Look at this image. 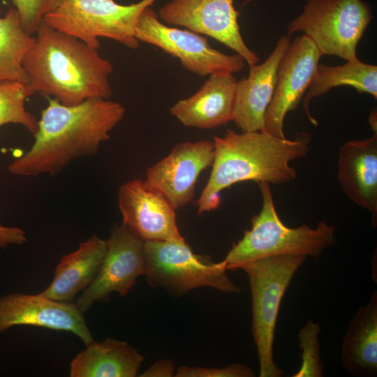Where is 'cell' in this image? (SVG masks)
<instances>
[{
	"label": "cell",
	"instance_id": "1",
	"mask_svg": "<svg viewBox=\"0 0 377 377\" xmlns=\"http://www.w3.org/2000/svg\"><path fill=\"white\" fill-rule=\"evenodd\" d=\"M47 99L34 142L8 165L15 175H54L75 159L94 156L125 114L121 103L109 98H90L74 105Z\"/></svg>",
	"mask_w": 377,
	"mask_h": 377
},
{
	"label": "cell",
	"instance_id": "2",
	"mask_svg": "<svg viewBox=\"0 0 377 377\" xmlns=\"http://www.w3.org/2000/svg\"><path fill=\"white\" fill-rule=\"evenodd\" d=\"M36 34L23 61L31 95L38 93L66 105L112 96L113 66L98 50L43 22Z\"/></svg>",
	"mask_w": 377,
	"mask_h": 377
},
{
	"label": "cell",
	"instance_id": "3",
	"mask_svg": "<svg viewBox=\"0 0 377 377\" xmlns=\"http://www.w3.org/2000/svg\"><path fill=\"white\" fill-rule=\"evenodd\" d=\"M310 140L303 132L289 140L266 131L237 133L231 129L223 138L214 137L212 169L197 201L198 214L217 208L220 192L236 183L280 184L294 180L297 171L290 162L307 154Z\"/></svg>",
	"mask_w": 377,
	"mask_h": 377
},
{
	"label": "cell",
	"instance_id": "4",
	"mask_svg": "<svg viewBox=\"0 0 377 377\" xmlns=\"http://www.w3.org/2000/svg\"><path fill=\"white\" fill-rule=\"evenodd\" d=\"M262 207L251 219V228L225 258L228 270L239 269L243 265L268 256H304L318 258L336 242V227L320 221L315 228L304 224L289 228L280 219L275 209L269 184H258Z\"/></svg>",
	"mask_w": 377,
	"mask_h": 377
},
{
	"label": "cell",
	"instance_id": "5",
	"mask_svg": "<svg viewBox=\"0 0 377 377\" xmlns=\"http://www.w3.org/2000/svg\"><path fill=\"white\" fill-rule=\"evenodd\" d=\"M304 256L280 255L243 265L251 293V331L260 366V377H281L283 371L274 360V332L282 298Z\"/></svg>",
	"mask_w": 377,
	"mask_h": 377
},
{
	"label": "cell",
	"instance_id": "6",
	"mask_svg": "<svg viewBox=\"0 0 377 377\" xmlns=\"http://www.w3.org/2000/svg\"><path fill=\"white\" fill-rule=\"evenodd\" d=\"M156 1L140 0L123 5L114 0H63L43 22L96 50L102 37L136 49L140 45L135 36L138 18L145 8Z\"/></svg>",
	"mask_w": 377,
	"mask_h": 377
},
{
	"label": "cell",
	"instance_id": "7",
	"mask_svg": "<svg viewBox=\"0 0 377 377\" xmlns=\"http://www.w3.org/2000/svg\"><path fill=\"white\" fill-rule=\"evenodd\" d=\"M372 17L371 6L362 0H307L289 23L288 36L302 31L322 55L350 61L357 58V45Z\"/></svg>",
	"mask_w": 377,
	"mask_h": 377
},
{
	"label": "cell",
	"instance_id": "8",
	"mask_svg": "<svg viewBox=\"0 0 377 377\" xmlns=\"http://www.w3.org/2000/svg\"><path fill=\"white\" fill-rule=\"evenodd\" d=\"M145 273L150 286L182 295L207 286L227 293L240 292L226 274L225 260L214 263L195 254L184 240L144 242Z\"/></svg>",
	"mask_w": 377,
	"mask_h": 377
},
{
	"label": "cell",
	"instance_id": "9",
	"mask_svg": "<svg viewBox=\"0 0 377 377\" xmlns=\"http://www.w3.org/2000/svg\"><path fill=\"white\" fill-rule=\"evenodd\" d=\"M135 36L139 42L154 45L177 58L186 70L201 77L217 73L234 74L245 66L240 55H228L214 49L202 34L163 24L151 6L142 11Z\"/></svg>",
	"mask_w": 377,
	"mask_h": 377
},
{
	"label": "cell",
	"instance_id": "10",
	"mask_svg": "<svg viewBox=\"0 0 377 377\" xmlns=\"http://www.w3.org/2000/svg\"><path fill=\"white\" fill-rule=\"evenodd\" d=\"M106 242V253L94 279L75 302L83 313L113 292L126 296L137 278L145 273L144 242L123 223L112 229Z\"/></svg>",
	"mask_w": 377,
	"mask_h": 377
},
{
	"label": "cell",
	"instance_id": "11",
	"mask_svg": "<svg viewBox=\"0 0 377 377\" xmlns=\"http://www.w3.org/2000/svg\"><path fill=\"white\" fill-rule=\"evenodd\" d=\"M158 16L168 25L214 38L240 55L249 67L258 62L257 54L242 38L233 0H171L159 9Z\"/></svg>",
	"mask_w": 377,
	"mask_h": 377
},
{
	"label": "cell",
	"instance_id": "12",
	"mask_svg": "<svg viewBox=\"0 0 377 377\" xmlns=\"http://www.w3.org/2000/svg\"><path fill=\"white\" fill-rule=\"evenodd\" d=\"M322 56L315 43L304 34L290 42L279 64L275 89L266 111V132L286 138L285 117L297 108L315 77Z\"/></svg>",
	"mask_w": 377,
	"mask_h": 377
},
{
	"label": "cell",
	"instance_id": "13",
	"mask_svg": "<svg viewBox=\"0 0 377 377\" xmlns=\"http://www.w3.org/2000/svg\"><path fill=\"white\" fill-rule=\"evenodd\" d=\"M214 157L213 141L178 143L168 156L147 169L145 181L177 209L192 201L198 178L212 165Z\"/></svg>",
	"mask_w": 377,
	"mask_h": 377
},
{
	"label": "cell",
	"instance_id": "14",
	"mask_svg": "<svg viewBox=\"0 0 377 377\" xmlns=\"http://www.w3.org/2000/svg\"><path fill=\"white\" fill-rule=\"evenodd\" d=\"M84 313L73 302L19 293L0 296V333L16 325H31L65 331L78 337L85 346L94 341Z\"/></svg>",
	"mask_w": 377,
	"mask_h": 377
},
{
	"label": "cell",
	"instance_id": "15",
	"mask_svg": "<svg viewBox=\"0 0 377 377\" xmlns=\"http://www.w3.org/2000/svg\"><path fill=\"white\" fill-rule=\"evenodd\" d=\"M118 203L122 223L144 242L184 240L177 226L176 209L145 181L134 179L121 185Z\"/></svg>",
	"mask_w": 377,
	"mask_h": 377
},
{
	"label": "cell",
	"instance_id": "16",
	"mask_svg": "<svg viewBox=\"0 0 377 377\" xmlns=\"http://www.w3.org/2000/svg\"><path fill=\"white\" fill-rule=\"evenodd\" d=\"M289 43L288 36H281L267 59L250 66L248 77L237 81L232 121L242 132L265 131V117L275 89L278 66Z\"/></svg>",
	"mask_w": 377,
	"mask_h": 377
},
{
	"label": "cell",
	"instance_id": "17",
	"mask_svg": "<svg viewBox=\"0 0 377 377\" xmlns=\"http://www.w3.org/2000/svg\"><path fill=\"white\" fill-rule=\"evenodd\" d=\"M338 179L347 197L369 211L377 225V133L362 140L346 142L340 148Z\"/></svg>",
	"mask_w": 377,
	"mask_h": 377
},
{
	"label": "cell",
	"instance_id": "18",
	"mask_svg": "<svg viewBox=\"0 0 377 377\" xmlns=\"http://www.w3.org/2000/svg\"><path fill=\"white\" fill-rule=\"evenodd\" d=\"M237 80L232 73H217L192 96L170 109L171 115L187 127L209 129L232 121Z\"/></svg>",
	"mask_w": 377,
	"mask_h": 377
},
{
	"label": "cell",
	"instance_id": "19",
	"mask_svg": "<svg viewBox=\"0 0 377 377\" xmlns=\"http://www.w3.org/2000/svg\"><path fill=\"white\" fill-rule=\"evenodd\" d=\"M107 250V242L96 235L64 256L50 285L39 294L52 300L73 302L94 279Z\"/></svg>",
	"mask_w": 377,
	"mask_h": 377
},
{
	"label": "cell",
	"instance_id": "20",
	"mask_svg": "<svg viewBox=\"0 0 377 377\" xmlns=\"http://www.w3.org/2000/svg\"><path fill=\"white\" fill-rule=\"evenodd\" d=\"M341 360L343 368L358 377L377 374V292L350 320L343 337Z\"/></svg>",
	"mask_w": 377,
	"mask_h": 377
},
{
	"label": "cell",
	"instance_id": "21",
	"mask_svg": "<svg viewBox=\"0 0 377 377\" xmlns=\"http://www.w3.org/2000/svg\"><path fill=\"white\" fill-rule=\"evenodd\" d=\"M144 357L124 341H94L70 363L71 377H135Z\"/></svg>",
	"mask_w": 377,
	"mask_h": 377
},
{
	"label": "cell",
	"instance_id": "22",
	"mask_svg": "<svg viewBox=\"0 0 377 377\" xmlns=\"http://www.w3.org/2000/svg\"><path fill=\"white\" fill-rule=\"evenodd\" d=\"M340 86L352 87L359 93L369 94L376 99L377 66L364 63L358 58L346 61L341 66L318 64L315 77L303 97L304 110L314 126H317L318 122L310 113V101Z\"/></svg>",
	"mask_w": 377,
	"mask_h": 377
},
{
	"label": "cell",
	"instance_id": "23",
	"mask_svg": "<svg viewBox=\"0 0 377 377\" xmlns=\"http://www.w3.org/2000/svg\"><path fill=\"white\" fill-rule=\"evenodd\" d=\"M34 43L35 38L24 31L14 7L0 17V83L17 82L28 85L23 61Z\"/></svg>",
	"mask_w": 377,
	"mask_h": 377
},
{
	"label": "cell",
	"instance_id": "24",
	"mask_svg": "<svg viewBox=\"0 0 377 377\" xmlns=\"http://www.w3.org/2000/svg\"><path fill=\"white\" fill-rule=\"evenodd\" d=\"M31 96L28 87L17 82L0 83V126L17 124L25 127L33 135L38 130V120L25 108L26 99Z\"/></svg>",
	"mask_w": 377,
	"mask_h": 377
},
{
	"label": "cell",
	"instance_id": "25",
	"mask_svg": "<svg viewBox=\"0 0 377 377\" xmlns=\"http://www.w3.org/2000/svg\"><path fill=\"white\" fill-rule=\"evenodd\" d=\"M320 325L308 319L298 334L299 346L302 351V364L292 377H322L319 334Z\"/></svg>",
	"mask_w": 377,
	"mask_h": 377
},
{
	"label": "cell",
	"instance_id": "26",
	"mask_svg": "<svg viewBox=\"0 0 377 377\" xmlns=\"http://www.w3.org/2000/svg\"><path fill=\"white\" fill-rule=\"evenodd\" d=\"M17 10L24 31L36 34L46 15L55 10L63 0H9Z\"/></svg>",
	"mask_w": 377,
	"mask_h": 377
},
{
	"label": "cell",
	"instance_id": "27",
	"mask_svg": "<svg viewBox=\"0 0 377 377\" xmlns=\"http://www.w3.org/2000/svg\"><path fill=\"white\" fill-rule=\"evenodd\" d=\"M253 370L242 364H232L223 368H203L181 367L177 369V377H253Z\"/></svg>",
	"mask_w": 377,
	"mask_h": 377
},
{
	"label": "cell",
	"instance_id": "28",
	"mask_svg": "<svg viewBox=\"0 0 377 377\" xmlns=\"http://www.w3.org/2000/svg\"><path fill=\"white\" fill-rule=\"evenodd\" d=\"M27 240L25 232L18 227H7L0 225V246L23 244Z\"/></svg>",
	"mask_w": 377,
	"mask_h": 377
},
{
	"label": "cell",
	"instance_id": "29",
	"mask_svg": "<svg viewBox=\"0 0 377 377\" xmlns=\"http://www.w3.org/2000/svg\"><path fill=\"white\" fill-rule=\"evenodd\" d=\"M175 364L170 360H161L151 364L140 376L171 377L175 374Z\"/></svg>",
	"mask_w": 377,
	"mask_h": 377
}]
</instances>
